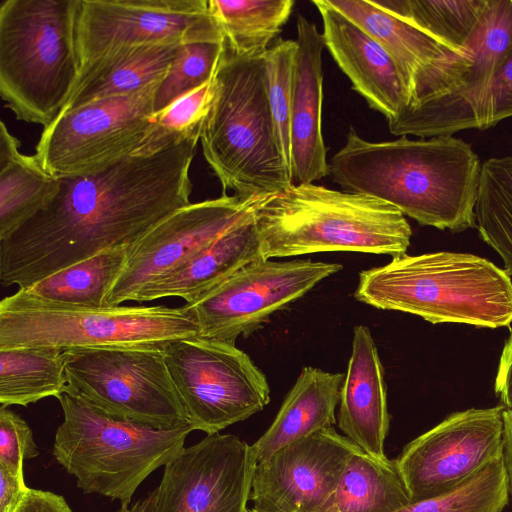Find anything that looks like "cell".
<instances>
[{"label":"cell","mask_w":512,"mask_h":512,"mask_svg":"<svg viewBox=\"0 0 512 512\" xmlns=\"http://www.w3.org/2000/svg\"><path fill=\"white\" fill-rule=\"evenodd\" d=\"M200 134L95 173L60 178L48 204L0 240V284L27 288L104 251L131 246L190 204Z\"/></svg>","instance_id":"obj_1"},{"label":"cell","mask_w":512,"mask_h":512,"mask_svg":"<svg viewBox=\"0 0 512 512\" xmlns=\"http://www.w3.org/2000/svg\"><path fill=\"white\" fill-rule=\"evenodd\" d=\"M482 163L452 135L370 142L351 127L329 163L344 191L382 200L419 224L461 232L476 226Z\"/></svg>","instance_id":"obj_2"},{"label":"cell","mask_w":512,"mask_h":512,"mask_svg":"<svg viewBox=\"0 0 512 512\" xmlns=\"http://www.w3.org/2000/svg\"><path fill=\"white\" fill-rule=\"evenodd\" d=\"M264 259L319 252L405 254L412 236L405 216L367 195L313 183L259 199L254 209Z\"/></svg>","instance_id":"obj_3"},{"label":"cell","mask_w":512,"mask_h":512,"mask_svg":"<svg viewBox=\"0 0 512 512\" xmlns=\"http://www.w3.org/2000/svg\"><path fill=\"white\" fill-rule=\"evenodd\" d=\"M354 297L377 309L432 323L485 328L512 322V281L505 270L470 253L432 252L392 257L359 273Z\"/></svg>","instance_id":"obj_4"},{"label":"cell","mask_w":512,"mask_h":512,"mask_svg":"<svg viewBox=\"0 0 512 512\" xmlns=\"http://www.w3.org/2000/svg\"><path fill=\"white\" fill-rule=\"evenodd\" d=\"M200 141L223 194L249 199L292 185L275 137L263 55L239 56L224 43Z\"/></svg>","instance_id":"obj_5"},{"label":"cell","mask_w":512,"mask_h":512,"mask_svg":"<svg viewBox=\"0 0 512 512\" xmlns=\"http://www.w3.org/2000/svg\"><path fill=\"white\" fill-rule=\"evenodd\" d=\"M78 0H4L0 95L18 120L48 126L75 86Z\"/></svg>","instance_id":"obj_6"},{"label":"cell","mask_w":512,"mask_h":512,"mask_svg":"<svg viewBox=\"0 0 512 512\" xmlns=\"http://www.w3.org/2000/svg\"><path fill=\"white\" fill-rule=\"evenodd\" d=\"M58 400L64 418L55 432L53 457L84 494L121 504H130L141 483L176 457L194 431L189 423L158 429L113 417L69 393Z\"/></svg>","instance_id":"obj_7"},{"label":"cell","mask_w":512,"mask_h":512,"mask_svg":"<svg viewBox=\"0 0 512 512\" xmlns=\"http://www.w3.org/2000/svg\"><path fill=\"white\" fill-rule=\"evenodd\" d=\"M199 335L185 304L88 308L50 302L23 289L0 302V349L90 348L164 350L175 340Z\"/></svg>","instance_id":"obj_8"},{"label":"cell","mask_w":512,"mask_h":512,"mask_svg":"<svg viewBox=\"0 0 512 512\" xmlns=\"http://www.w3.org/2000/svg\"><path fill=\"white\" fill-rule=\"evenodd\" d=\"M67 392L110 416L158 429L189 423L160 349L64 351Z\"/></svg>","instance_id":"obj_9"},{"label":"cell","mask_w":512,"mask_h":512,"mask_svg":"<svg viewBox=\"0 0 512 512\" xmlns=\"http://www.w3.org/2000/svg\"><path fill=\"white\" fill-rule=\"evenodd\" d=\"M162 80L60 113L35 147L41 167L57 179L77 177L135 155L150 127Z\"/></svg>","instance_id":"obj_10"},{"label":"cell","mask_w":512,"mask_h":512,"mask_svg":"<svg viewBox=\"0 0 512 512\" xmlns=\"http://www.w3.org/2000/svg\"><path fill=\"white\" fill-rule=\"evenodd\" d=\"M163 352L193 430L219 433L270 401L266 376L235 344L194 336Z\"/></svg>","instance_id":"obj_11"},{"label":"cell","mask_w":512,"mask_h":512,"mask_svg":"<svg viewBox=\"0 0 512 512\" xmlns=\"http://www.w3.org/2000/svg\"><path fill=\"white\" fill-rule=\"evenodd\" d=\"M224 41L208 0H78L79 67L127 47Z\"/></svg>","instance_id":"obj_12"},{"label":"cell","mask_w":512,"mask_h":512,"mask_svg":"<svg viewBox=\"0 0 512 512\" xmlns=\"http://www.w3.org/2000/svg\"><path fill=\"white\" fill-rule=\"evenodd\" d=\"M337 263L311 260L252 261L191 304L202 338L235 344L270 316L337 273Z\"/></svg>","instance_id":"obj_13"},{"label":"cell","mask_w":512,"mask_h":512,"mask_svg":"<svg viewBox=\"0 0 512 512\" xmlns=\"http://www.w3.org/2000/svg\"><path fill=\"white\" fill-rule=\"evenodd\" d=\"M504 409L454 412L403 448L395 462L412 502L455 490L503 454Z\"/></svg>","instance_id":"obj_14"},{"label":"cell","mask_w":512,"mask_h":512,"mask_svg":"<svg viewBox=\"0 0 512 512\" xmlns=\"http://www.w3.org/2000/svg\"><path fill=\"white\" fill-rule=\"evenodd\" d=\"M255 464L239 437L207 435L164 466L151 512H245Z\"/></svg>","instance_id":"obj_15"},{"label":"cell","mask_w":512,"mask_h":512,"mask_svg":"<svg viewBox=\"0 0 512 512\" xmlns=\"http://www.w3.org/2000/svg\"><path fill=\"white\" fill-rule=\"evenodd\" d=\"M260 198L222 194L190 203L167 216L128 248L125 266L107 297V306L133 301L146 286L187 263L247 215Z\"/></svg>","instance_id":"obj_16"},{"label":"cell","mask_w":512,"mask_h":512,"mask_svg":"<svg viewBox=\"0 0 512 512\" xmlns=\"http://www.w3.org/2000/svg\"><path fill=\"white\" fill-rule=\"evenodd\" d=\"M466 49L473 62L461 85L449 93L405 108L388 121L390 133L431 138L476 129L478 106L512 49V0H488Z\"/></svg>","instance_id":"obj_17"},{"label":"cell","mask_w":512,"mask_h":512,"mask_svg":"<svg viewBox=\"0 0 512 512\" xmlns=\"http://www.w3.org/2000/svg\"><path fill=\"white\" fill-rule=\"evenodd\" d=\"M360 449L330 427L256 462L250 500L258 512H317Z\"/></svg>","instance_id":"obj_18"},{"label":"cell","mask_w":512,"mask_h":512,"mask_svg":"<svg viewBox=\"0 0 512 512\" xmlns=\"http://www.w3.org/2000/svg\"><path fill=\"white\" fill-rule=\"evenodd\" d=\"M312 3L322 18L325 47L353 89L387 121L396 118L407 107L409 93L394 59L328 0H312Z\"/></svg>","instance_id":"obj_19"},{"label":"cell","mask_w":512,"mask_h":512,"mask_svg":"<svg viewBox=\"0 0 512 512\" xmlns=\"http://www.w3.org/2000/svg\"><path fill=\"white\" fill-rule=\"evenodd\" d=\"M297 52L293 71L290 117L292 185L308 184L329 175L322 135V33L302 15L297 17Z\"/></svg>","instance_id":"obj_20"},{"label":"cell","mask_w":512,"mask_h":512,"mask_svg":"<svg viewBox=\"0 0 512 512\" xmlns=\"http://www.w3.org/2000/svg\"><path fill=\"white\" fill-rule=\"evenodd\" d=\"M339 405L338 426L344 436L375 458L387 457L384 442L390 415L384 368L367 326L354 327Z\"/></svg>","instance_id":"obj_21"},{"label":"cell","mask_w":512,"mask_h":512,"mask_svg":"<svg viewBox=\"0 0 512 512\" xmlns=\"http://www.w3.org/2000/svg\"><path fill=\"white\" fill-rule=\"evenodd\" d=\"M255 206L187 263L142 289L133 301L179 297L191 304L244 265L262 259Z\"/></svg>","instance_id":"obj_22"},{"label":"cell","mask_w":512,"mask_h":512,"mask_svg":"<svg viewBox=\"0 0 512 512\" xmlns=\"http://www.w3.org/2000/svg\"><path fill=\"white\" fill-rule=\"evenodd\" d=\"M345 374L303 367L266 432L252 445L256 462L321 430L333 427Z\"/></svg>","instance_id":"obj_23"},{"label":"cell","mask_w":512,"mask_h":512,"mask_svg":"<svg viewBox=\"0 0 512 512\" xmlns=\"http://www.w3.org/2000/svg\"><path fill=\"white\" fill-rule=\"evenodd\" d=\"M180 46L127 47L80 66L75 86L60 113L106 98L131 94L162 80Z\"/></svg>","instance_id":"obj_24"},{"label":"cell","mask_w":512,"mask_h":512,"mask_svg":"<svg viewBox=\"0 0 512 512\" xmlns=\"http://www.w3.org/2000/svg\"><path fill=\"white\" fill-rule=\"evenodd\" d=\"M19 140L0 124V240L9 237L56 194L59 180L34 155L22 154Z\"/></svg>","instance_id":"obj_25"},{"label":"cell","mask_w":512,"mask_h":512,"mask_svg":"<svg viewBox=\"0 0 512 512\" xmlns=\"http://www.w3.org/2000/svg\"><path fill=\"white\" fill-rule=\"evenodd\" d=\"M410 503L395 460L375 458L358 449L336 490L317 512H396Z\"/></svg>","instance_id":"obj_26"},{"label":"cell","mask_w":512,"mask_h":512,"mask_svg":"<svg viewBox=\"0 0 512 512\" xmlns=\"http://www.w3.org/2000/svg\"><path fill=\"white\" fill-rule=\"evenodd\" d=\"M64 351L53 348L0 349V404L28 406L67 392Z\"/></svg>","instance_id":"obj_27"},{"label":"cell","mask_w":512,"mask_h":512,"mask_svg":"<svg viewBox=\"0 0 512 512\" xmlns=\"http://www.w3.org/2000/svg\"><path fill=\"white\" fill-rule=\"evenodd\" d=\"M129 247L104 251L22 289L54 303L107 307V297L125 266Z\"/></svg>","instance_id":"obj_28"},{"label":"cell","mask_w":512,"mask_h":512,"mask_svg":"<svg viewBox=\"0 0 512 512\" xmlns=\"http://www.w3.org/2000/svg\"><path fill=\"white\" fill-rule=\"evenodd\" d=\"M226 46L236 55H263L293 10V0H208Z\"/></svg>","instance_id":"obj_29"},{"label":"cell","mask_w":512,"mask_h":512,"mask_svg":"<svg viewBox=\"0 0 512 512\" xmlns=\"http://www.w3.org/2000/svg\"><path fill=\"white\" fill-rule=\"evenodd\" d=\"M476 227L512 275V156L482 163L475 204Z\"/></svg>","instance_id":"obj_30"},{"label":"cell","mask_w":512,"mask_h":512,"mask_svg":"<svg viewBox=\"0 0 512 512\" xmlns=\"http://www.w3.org/2000/svg\"><path fill=\"white\" fill-rule=\"evenodd\" d=\"M381 8L443 43L467 52L488 0H377Z\"/></svg>","instance_id":"obj_31"},{"label":"cell","mask_w":512,"mask_h":512,"mask_svg":"<svg viewBox=\"0 0 512 512\" xmlns=\"http://www.w3.org/2000/svg\"><path fill=\"white\" fill-rule=\"evenodd\" d=\"M508 498L502 454L455 490L412 502L396 512H501Z\"/></svg>","instance_id":"obj_32"},{"label":"cell","mask_w":512,"mask_h":512,"mask_svg":"<svg viewBox=\"0 0 512 512\" xmlns=\"http://www.w3.org/2000/svg\"><path fill=\"white\" fill-rule=\"evenodd\" d=\"M213 96V78L201 87L154 113L148 132L135 155H151L201 134Z\"/></svg>","instance_id":"obj_33"},{"label":"cell","mask_w":512,"mask_h":512,"mask_svg":"<svg viewBox=\"0 0 512 512\" xmlns=\"http://www.w3.org/2000/svg\"><path fill=\"white\" fill-rule=\"evenodd\" d=\"M296 52V41L278 39L263 54L266 90L275 137L289 172L291 168L290 117Z\"/></svg>","instance_id":"obj_34"},{"label":"cell","mask_w":512,"mask_h":512,"mask_svg":"<svg viewBox=\"0 0 512 512\" xmlns=\"http://www.w3.org/2000/svg\"><path fill=\"white\" fill-rule=\"evenodd\" d=\"M224 42H195L181 45L159 86L155 113L209 82L224 50Z\"/></svg>","instance_id":"obj_35"},{"label":"cell","mask_w":512,"mask_h":512,"mask_svg":"<svg viewBox=\"0 0 512 512\" xmlns=\"http://www.w3.org/2000/svg\"><path fill=\"white\" fill-rule=\"evenodd\" d=\"M29 424L18 414L0 408V467L24 477L23 462L39 455Z\"/></svg>","instance_id":"obj_36"},{"label":"cell","mask_w":512,"mask_h":512,"mask_svg":"<svg viewBox=\"0 0 512 512\" xmlns=\"http://www.w3.org/2000/svg\"><path fill=\"white\" fill-rule=\"evenodd\" d=\"M512 117V49L500 64L476 114V129L486 130Z\"/></svg>","instance_id":"obj_37"},{"label":"cell","mask_w":512,"mask_h":512,"mask_svg":"<svg viewBox=\"0 0 512 512\" xmlns=\"http://www.w3.org/2000/svg\"><path fill=\"white\" fill-rule=\"evenodd\" d=\"M29 489L24 477L0 467V512H15Z\"/></svg>","instance_id":"obj_38"},{"label":"cell","mask_w":512,"mask_h":512,"mask_svg":"<svg viewBox=\"0 0 512 512\" xmlns=\"http://www.w3.org/2000/svg\"><path fill=\"white\" fill-rule=\"evenodd\" d=\"M15 512H73L61 495L30 488Z\"/></svg>","instance_id":"obj_39"},{"label":"cell","mask_w":512,"mask_h":512,"mask_svg":"<svg viewBox=\"0 0 512 512\" xmlns=\"http://www.w3.org/2000/svg\"><path fill=\"white\" fill-rule=\"evenodd\" d=\"M494 390L501 404L512 408V332L501 353Z\"/></svg>","instance_id":"obj_40"},{"label":"cell","mask_w":512,"mask_h":512,"mask_svg":"<svg viewBox=\"0 0 512 512\" xmlns=\"http://www.w3.org/2000/svg\"><path fill=\"white\" fill-rule=\"evenodd\" d=\"M503 461L506 469L509 493L512 496V408L503 411Z\"/></svg>","instance_id":"obj_41"},{"label":"cell","mask_w":512,"mask_h":512,"mask_svg":"<svg viewBox=\"0 0 512 512\" xmlns=\"http://www.w3.org/2000/svg\"><path fill=\"white\" fill-rule=\"evenodd\" d=\"M153 491L150 492L147 497L142 500L137 501L132 506L129 504H121L120 508L116 512H151L152 504H153Z\"/></svg>","instance_id":"obj_42"},{"label":"cell","mask_w":512,"mask_h":512,"mask_svg":"<svg viewBox=\"0 0 512 512\" xmlns=\"http://www.w3.org/2000/svg\"><path fill=\"white\" fill-rule=\"evenodd\" d=\"M245 512H258V511L253 507V508H247Z\"/></svg>","instance_id":"obj_43"}]
</instances>
